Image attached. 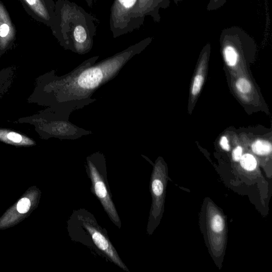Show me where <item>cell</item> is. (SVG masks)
Returning <instances> with one entry per match:
<instances>
[{"label": "cell", "mask_w": 272, "mask_h": 272, "mask_svg": "<svg viewBox=\"0 0 272 272\" xmlns=\"http://www.w3.org/2000/svg\"><path fill=\"white\" fill-rule=\"evenodd\" d=\"M86 170L91 181V192L99 200L107 216L119 229L122 223L113 201L108 180L107 178L105 156L97 152L86 159Z\"/></svg>", "instance_id": "cell-4"}, {"label": "cell", "mask_w": 272, "mask_h": 272, "mask_svg": "<svg viewBox=\"0 0 272 272\" xmlns=\"http://www.w3.org/2000/svg\"><path fill=\"white\" fill-rule=\"evenodd\" d=\"M54 113L48 119H41L39 129L49 137H53L66 140H75L91 134L90 131L81 129L69 121V115L73 111L64 108H54Z\"/></svg>", "instance_id": "cell-6"}, {"label": "cell", "mask_w": 272, "mask_h": 272, "mask_svg": "<svg viewBox=\"0 0 272 272\" xmlns=\"http://www.w3.org/2000/svg\"><path fill=\"white\" fill-rule=\"evenodd\" d=\"M139 0H115L110 11V28L113 38L140 28L144 23L138 14Z\"/></svg>", "instance_id": "cell-5"}, {"label": "cell", "mask_w": 272, "mask_h": 272, "mask_svg": "<svg viewBox=\"0 0 272 272\" xmlns=\"http://www.w3.org/2000/svg\"><path fill=\"white\" fill-rule=\"evenodd\" d=\"M56 24L61 46L79 54L90 51L97 35L96 18L76 3L60 0L56 8Z\"/></svg>", "instance_id": "cell-2"}, {"label": "cell", "mask_w": 272, "mask_h": 272, "mask_svg": "<svg viewBox=\"0 0 272 272\" xmlns=\"http://www.w3.org/2000/svg\"><path fill=\"white\" fill-rule=\"evenodd\" d=\"M150 188L153 196L156 198V200L157 201L158 198L161 197L163 193L164 186L162 181L157 177H153L151 182Z\"/></svg>", "instance_id": "cell-10"}, {"label": "cell", "mask_w": 272, "mask_h": 272, "mask_svg": "<svg viewBox=\"0 0 272 272\" xmlns=\"http://www.w3.org/2000/svg\"><path fill=\"white\" fill-rule=\"evenodd\" d=\"M9 27L7 24H4L0 26V36L4 37L7 36L9 32Z\"/></svg>", "instance_id": "cell-19"}, {"label": "cell", "mask_w": 272, "mask_h": 272, "mask_svg": "<svg viewBox=\"0 0 272 272\" xmlns=\"http://www.w3.org/2000/svg\"><path fill=\"white\" fill-rule=\"evenodd\" d=\"M151 41L152 38H147L96 65L99 56H94L62 77L49 74L43 91L55 107L81 108L96 100L91 98L93 94L115 78L125 63L143 51Z\"/></svg>", "instance_id": "cell-1"}, {"label": "cell", "mask_w": 272, "mask_h": 272, "mask_svg": "<svg viewBox=\"0 0 272 272\" xmlns=\"http://www.w3.org/2000/svg\"><path fill=\"white\" fill-rule=\"evenodd\" d=\"M204 78L203 75L198 74L195 77L192 86V93L193 96H196L199 94L201 90L202 85H203Z\"/></svg>", "instance_id": "cell-13"}, {"label": "cell", "mask_w": 272, "mask_h": 272, "mask_svg": "<svg viewBox=\"0 0 272 272\" xmlns=\"http://www.w3.org/2000/svg\"><path fill=\"white\" fill-rule=\"evenodd\" d=\"M26 1L29 5L32 6L35 9L37 13L42 17L44 20L49 21L50 18H52V17H50V15L47 9L39 0H26Z\"/></svg>", "instance_id": "cell-9"}, {"label": "cell", "mask_w": 272, "mask_h": 272, "mask_svg": "<svg viewBox=\"0 0 272 272\" xmlns=\"http://www.w3.org/2000/svg\"><path fill=\"white\" fill-rule=\"evenodd\" d=\"M30 207V200L27 198H23L18 202L17 209L19 213L24 214L28 212Z\"/></svg>", "instance_id": "cell-15"}, {"label": "cell", "mask_w": 272, "mask_h": 272, "mask_svg": "<svg viewBox=\"0 0 272 272\" xmlns=\"http://www.w3.org/2000/svg\"><path fill=\"white\" fill-rule=\"evenodd\" d=\"M251 148L255 154L260 155L269 154L272 151L271 144L263 140H257L252 144Z\"/></svg>", "instance_id": "cell-8"}, {"label": "cell", "mask_w": 272, "mask_h": 272, "mask_svg": "<svg viewBox=\"0 0 272 272\" xmlns=\"http://www.w3.org/2000/svg\"><path fill=\"white\" fill-rule=\"evenodd\" d=\"M243 156V148L241 147H237L233 150L232 157L234 161H239Z\"/></svg>", "instance_id": "cell-17"}, {"label": "cell", "mask_w": 272, "mask_h": 272, "mask_svg": "<svg viewBox=\"0 0 272 272\" xmlns=\"http://www.w3.org/2000/svg\"><path fill=\"white\" fill-rule=\"evenodd\" d=\"M226 0H210L208 4L207 10L208 11L215 10L219 9L224 4Z\"/></svg>", "instance_id": "cell-16"}, {"label": "cell", "mask_w": 272, "mask_h": 272, "mask_svg": "<svg viewBox=\"0 0 272 272\" xmlns=\"http://www.w3.org/2000/svg\"><path fill=\"white\" fill-rule=\"evenodd\" d=\"M220 145L224 150L229 151L230 149L229 141L225 136H223L221 138Z\"/></svg>", "instance_id": "cell-18"}, {"label": "cell", "mask_w": 272, "mask_h": 272, "mask_svg": "<svg viewBox=\"0 0 272 272\" xmlns=\"http://www.w3.org/2000/svg\"><path fill=\"white\" fill-rule=\"evenodd\" d=\"M240 161L242 167L246 170L252 171L256 168L257 161L255 158L251 154H245Z\"/></svg>", "instance_id": "cell-11"}, {"label": "cell", "mask_w": 272, "mask_h": 272, "mask_svg": "<svg viewBox=\"0 0 272 272\" xmlns=\"http://www.w3.org/2000/svg\"><path fill=\"white\" fill-rule=\"evenodd\" d=\"M238 91L242 94L248 93L251 90V85L248 79L245 78L239 79L236 82Z\"/></svg>", "instance_id": "cell-12"}, {"label": "cell", "mask_w": 272, "mask_h": 272, "mask_svg": "<svg viewBox=\"0 0 272 272\" xmlns=\"http://www.w3.org/2000/svg\"><path fill=\"white\" fill-rule=\"evenodd\" d=\"M0 141L16 146H31L35 142L30 138L14 131L0 129Z\"/></svg>", "instance_id": "cell-7"}, {"label": "cell", "mask_w": 272, "mask_h": 272, "mask_svg": "<svg viewBox=\"0 0 272 272\" xmlns=\"http://www.w3.org/2000/svg\"><path fill=\"white\" fill-rule=\"evenodd\" d=\"M157 1L159 2L161 8L163 9L166 8L169 4V0H157ZM174 1L177 3L181 0H174Z\"/></svg>", "instance_id": "cell-20"}, {"label": "cell", "mask_w": 272, "mask_h": 272, "mask_svg": "<svg viewBox=\"0 0 272 272\" xmlns=\"http://www.w3.org/2000/svg\"><path fill=\"white\" fill-rule=\"evenodd\" d=\"M212 228L214 232H220L222 231L224 227L223 220L220 216H215L212 221Z\"/></svg>", "instance_id": "cell-14"}, {"label": "cell", "mask_w": 272, "mask_h": 272, "mask_svg": "<svg viewBox=\"0 0 272 272\" xmlns=\"http://www.w3.org/2000/svg\"><path fill=\"white\" fill-rule=\"evenodd\" d=\"M67 225L69 236L73 241L83 244L119 268L130 272L110 241L108 233L98 224L92 213L85 208L74 210Z\"/></svg>", "instance_id": "cell-3"}]
</instances>
